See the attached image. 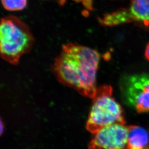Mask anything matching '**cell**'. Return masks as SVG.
<instances>
[{
  "mask_svg": "<svg viewBox=\"0 0 149 149\" xmlns=\"http://www.w3.org/2000/svg\"><path fill=\"white\" fill-rule=\"evenodd\" d=\"M100 59L97 50L69 42L62 46L51 70L59 82L92 99L97 89V74Z\"/></svg>",
  "mask_w": 149,
  "mask_h": 149,
  "instance_id": "obj_1",
  "label": "cell"
},
{
  "mask_svg": "<svg viewBox=\"0 0 149 149\" xmlns=\"http://www.w3.org/2000/svg\"><path fill=\"white\" fill-rule=\"evenodd\" d=\"M132 21L128 10L125 9H120L111 14L106 16L103 20L104 24L106 25L115 26L125 22Z\"/></svg>",
  "mask_w": 149,
  "mask_h": 149,
  "instance_id": "obj_8",
  "label": "cell"
},
{
  "mask_svg": "<svg viewBox=\"0 0 149 149\" xmlns=\"http://www.w3.org/2000/svg\"><path fill=\"white\" fill-rule=\"evenodd\" d=\"M120 89L125 104L139 113L149 111V74L124 76Z\"/></svg>",
  "mask_w": 149,
  "mask_h": 149,
  "instance_id": "obj_4",
  "label": "cell"
},
{
  "mask_svg": "<svg viewBox=\"0 0 149 149\" xmlns=\"http://www.w3.org/2000/svg\"><path fill=\"white\" fill-rule=\"evenodd\" d=\"M113 93L111 86L103 85L97 87L92 98L86 127L93 134L111 125L125 124L123 109L113 97Z\"/></svg>",
  "mask_w": 149,
  "mask_h": 149,
  "instance_id": "obj_3",
  "label": "cell"
},
{
  "mask_svg": "<svg viewBox=\"0 0 149 149\" xmlns=\"http://www.w3.org/2000/svg\"><path fill=\"white\" fill-rule=\"evenodd\" d=\"M132 21L149 26V0H131L128 9Z\"/></svg>",
  "mask_w": 149,
  "mask_h": 149,
  "instance_id": "obj_7",
  "label": "cell"
},
{
  "mask_svg": "<svg viewBox=\"0 0 149 149\" xmlns=\"http://www.w3.org/2000/svg\"><path fill=\"white\" fill-rule=\"evenodd\" d=\"M3 6L10 11H20L25 8L27 0H1Z\"/></svg>",
  "mask_w": 149,
  "mask_h": 149,
  "instance_id": "obj_9",
  "label": "cell"
},
{
  "mask_svg": "<svg viewBox=\"0 0 149 149\" xmlns=\"http://www.w3.org/2000/svg\"><path fill=\"white\" fill-rule=\"evenodd\" d=\"M89 149H125L128 139V127L115 124L93 134Z\"/></svg>",
  "mask_w": 149,
  "mask_h": 149,
  "instance_id": "obj_5",
  "label": "cell"
},
{
  "mask_svg": "<svg viewBox=\"0 0 149 149\" xmlns=\"http://www.w3.org/2000/svg\"><path fill=\"white\" fill-rule=\"evenodd\" d=\"M128 139L125 149H149V130L139 125L128 127Z\"/></svg>",
  "mask_w": 149,
  "mask_h": 149,
  "instance_id": "obj_6",
  "label": "cell"
},
{
  "mask_svg": "<svg viewBox=\"0 0 149 149\" xmlns=\"http://www.w3.org/2000/svg\"><path fill=\"white\" fill-rule=\"evenodd\" d=\"M34 42L30 28L19 18L13 16L1 18L0 51L4 61L16 65L21 56L32 49Z\"/></svg>",
  "mask_w": 149,
  "mask_h": 149,
  "instance_id": "obj_2",
  "label": "cell"
},
{
  "mask_svg": "<svg viewBox=\"0 0 149 149\" xmlns=\"http://www.w3.org/2000/svg\"><path fill=\"white\" fill-rule=\"evenodd\" d=\"M145 56L147 59L149 61V42L147 45L146 48L145 49Z\"/></svg>",
  "mask_w": 149,
  "mask_h": 149,
  "instance_id": "obj_10",
  "label": "cell"
}]
</instances>
